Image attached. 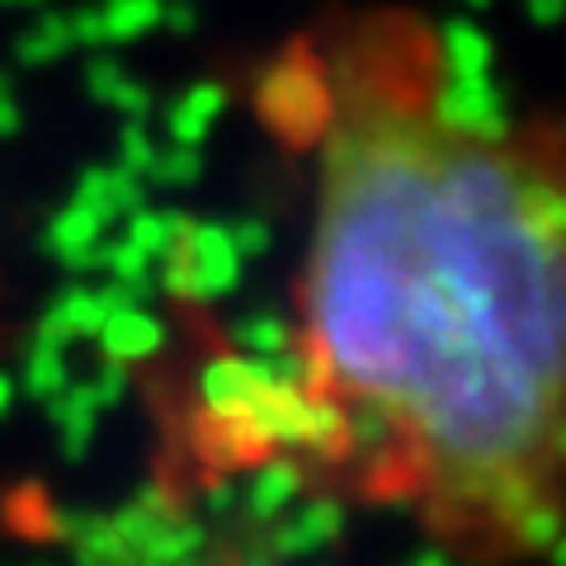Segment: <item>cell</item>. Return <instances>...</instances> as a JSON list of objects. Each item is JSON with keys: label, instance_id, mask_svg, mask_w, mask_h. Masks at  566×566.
<instances>
[{"label": "cell", "instance_id": "1", "mask_svg": "<svg viewBox=\"0 0 566 566\" xmlns=\"http://www.w3.org/2000/svg\"><path fill=\"white\" fill-rule=\"evenodd\" d=\"M293 293L307 468L458 566L566 547V123L482 104L439 33L359 14L307 48Z\"/></svg>", "mask_w": 566, "mask_h": 566}, {"label": "cell", "instance_id": "2", "mask_svg": "<svg viewBox=\"0 0 566 566\" xmlns=\"http://www.w3.org/2000/svg\"><path fill=\"white\" fill-rule=\"evenodd\" d=\"M180 566H289V562L274 547H264V538L255 534H218L203 547H193Z\"/></svg>", "mask_w": 566, "mask_h": 566}]
</instances>
